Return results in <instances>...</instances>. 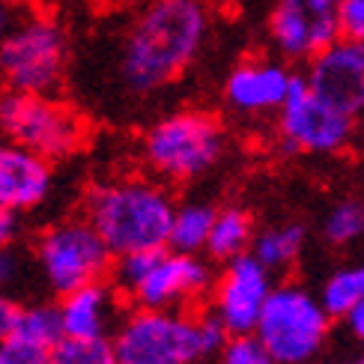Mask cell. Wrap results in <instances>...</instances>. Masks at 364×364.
<instances>
[{
	"mask_svg": "<svg viewBox=\"0 0 364 364\" xmlns=\"http://www.w3.org/2000/svg\"><path fill=\"white\" fill-rule=\"evenodd\" d=\"M218 364H281L257 335H236L224 343Z\"/></svg>",
	"mask_w": 364,
	"mask_h": 364,
	"instance_id": "cell-25",
	"label": "cell"
},
{
	"mask_svg": "<svg viewBox=\"0 0 364 364\" xmlns=\"http://www.w3.org/2000/svg\"><path fill=\"white\" fill-rule=\"evenodd\" d=\"M54 188V164L0 138V209L15 215L39 209Z\"/></svg>",
	"mask_w": 364,
	"mask_h": 364,
	"instance_id": "cell-15",
	"label": "cell"
},
{
	"mask_svg": "<svg viewBox=\"0 0 364 364\" xmlns=\"http://www.w3.org/2000/svg\"><path fill=\"white\" fill-rule=\"evenodd\" d=\"M176 200L149 176L102 179L84 194V218L108 242L114 257L168 248Z\"/></svg>",
	"mask_w": 364,
	"mask_h": 364,
	"instance_id": "cell-2",
	"label": "cell"
},
{
	"mask_svg": "<svg viewBox=\"0 0 364 364\" xmlns=\"http://www.w3.org/2000/svg\"><path fill=\"white\" fill-rule=\"evenodd\" d=\"M361 299H364V263L335 269L320 290V301L335 320H341V316L353 305H358Z\"/></svg>",
	"mask_w": 364,
	"mask_h": 364,
	"instance_id": "cell-20",
	"label": "cell"
},
{
	"mask_svg": "<svg viewBox=\"0 0 364 364\" xmlns=\"http://www.w3.org/2000/svg\"><path fill=\"white\" fill-rule=\"evenodd\" d=\"M305 78L341 111L364 117V42L341 36L305 66Z\"/></svg>",
	"mask_w": 364,
	"mask_h": 364,
	"instance_id": "cell-14",
	"label": "cell"
},
{
	"mask_svg": "<svg viewBox=\"0 0 364 364\" xmlns=\"http://www.w3.org/2000/svg\"><path fill=\"white\" fill-rule=\"evenodd\" d=\"M230 146L218 114L182 108L159 117L141 138V159L161 182H194L215 171Z\"/></svg>",
	"mask_w": 364,
	"mask_h": 364,
	"instance_id": "cell-4",
	"label": "cell"
},
{
	"mask_svg": "<svg viewBox=\"0 0 364 364\" xmlns=\"http://www.w3.org/2000/svg\"><path fill=\"white\" fill-rule=\"evenodd\" d=\"M272 54L287 63L308 66L331 42L343 36L341 0H272L266 12Z\"/></svg>",
	"mask_w": 364,
	"mask_h": 364,
	"instance_id": "cell-11",
	"label": "cell"
},
{
	"mask_svg": "<svg viewBox=\"0 0 364 364\" xmlns=\"http://www.w3.org/2000/svg\"><path fill=\"white\" fill-rule=\"evenodd\" d=\"M331 320L320 293L314 296L308 287L284 281L272 290L254 335L281 364H314L328 343Z\"/></svg>",
	"mask_w": 364,
	"mask_h": 364,
	"instance_id": "cell-8",
	"label": "cell"
},
{
	"mask_svg": "<svg viewBox=\"0 0 364 364\" xmlns=\"http://www.w3.org/2000/svg\"><path fill=\"white\" fill-rule=\"evenodd\" d=\"M111 341L119 364H203L221 355L230 335L209 308H132Z\"/></svg>",
	"mask_w": 364,
	"mask_h": 364,
	"instance_id": "cell-3",
	"label": "cell"
},
{
	"mask_svg": "<svg viewBox=\"0 0 364 364\" xmlns=\"http://www.w3.org/2000/svg\"><path fill=\"white\" fill-rule=\"evenodd\" d=\"M254 236H257V230H254L251 212L242 206H224L215 215V224H212V233H209L203 254L212 263H230L236 257L251 251Z\"/></svg>",
	"mask_w": 364,
	"mask_h": 364,
	"instance_id": "cell-17",
	"label": "cell"
},
{
	"mask_svg": "<svg viewBox=\"0 0 364 364\" xmlns=\"http://www.w3.org/2000/svg\"><path fill=\"white\" fill-rule=\"evenodd\" d=\"M305 245H308V230L299 221H287L257 233L251 254L275 275H284V272H290L299 263V257L305 254Z\"/></svg>",
	"mask_w": 364,
	"mask_h": 364,
	"instance_id": "cell-18",
	"label": "cell"
},
{
	"mask_svg": "<svg viewBox=\"0 0 364 364\" xmlns=\"http://www.w3.org/2000/svg\"><path fill=\"white\" fill-rule=\"evenodd\" d=\"M33 257L45 290L57 299L84 284L108 281L117 260L108 242L84 215L45 227L33 245Z\"/></svg>",
	"mask_w": 364,
	"mask_h": 364,
	"instance_id": "cell-9",
	"label": "cell"
},
{
	"mask_svg": "<svg viewBox=\"0 0 364 364\" xmlns=\"http://www.w3.org/2000/svg\"><path fill=\"white\" fill-rule=\"evenodd\" d=\"M278 146L290 156H338L355 134V117L341 111L296 75L290 96L275 114Z\"/></svg>",
	"mask_w": 364,
	"mask_h": 364,
	"instance_id": "cell-10",
	"label": "cell"
},
{
	"mask_svg": "<svg viewBox=\"0 0 364 364\" xmlns=\"http://www.w3.org/2000/svg\"><path fill=\"white\" fill-rule=\"evenodd\" d=\"M364 236V203L358 200H341L335 203L326 218H323V239L328 245L343 248V245H353Z\"/></svg>",
	"mask_w": 364,
	"mask_h": 364,
	"instance_id": "cell-21",
	"label": "cell"
},
{
	"mask_svg": "<svg viewBox=\"0 0 364 364\" xmlns=\"http://www.w3.org/2000/svg\"><path fill=\"white\" fill-rule=\"evenodd\" d=\"M18 301H15L9 293L0 290V341H4L9 331H12V323H15V316H18Z\"/></svg>",
	"mask_w": 364,
	"mask_h": 364,
	"instance_id": "cell-28",
	"label": "cell"
},
{
	"mask_svg": "<svg viewBox=\"0 0 364 364\" xmlns=\"http://www.w3.org/2000/svg\"><path fill=\"white\" fill-rule=\"evenodd\" d=\"M341 27L343 36L364 42V0H341Z\"/></svg>",
	"mask_w": 364,
	"mask_h": 364,
	"instance_id": "cell-26",
	"label": "cell"
},
{
	"mask_svg": "<svg viewBox=\"0 0 364 364\" xmlns=\"http://www.w3.org/2000/svg\"><path fill=\"white\" fill-rule=\"evenodd\" d=\"M57 346H45V343H36L24 335H9L0 341V364H51V355H54Z\"/></svg>",
	"mask_w": 364,
	"mask_h": 364,
	"instance_id": "cell-24",
	"label": "cell"
},
{
	"mask_svg": "<svg viewBox=\"0 0 364 364\" xmlns=\"http://www.w3.org/2000/svg\"><path fill=\"white\" fill-rule=\"evenodd\" d=\"M215 272L203 254L159 248L123 254L114 260L111 281L134 308H197L209 301Z\"/></svg>",
	"mask_w": 364,
	"mask_h": 364,
	"instance_id": "cell-5",
	"label": "cell"
},
{
	"mask_svg": "<svg viewBox=\"0 0 364 364\" xmlns=\"http://www.w3.org/2000/svg\"><path fill=\"white\" fill-rule=\"evenodd\" d=\"M18 227L21 224H18V215H15V212L0 209V248L18 239Z\"/></svg>",
	"mask_w": 364,
	"mask_h": 364,
	"instance_id": "cell-29",
	"label": "cell"
},
{
	"mask_svg": "<svg viewBox=\"0 0 364 364\" xmlns=\"http://www.w3.org/2000/svg\"><path fill=\"white\" fill-rule=\"evenodd\" d=\"M346 364H364V355H358L355 361H346Z\"/></svg>",
	"mask_w": 364,
	"mask_h": 364,
	"instance_id": "cell-31",
	"label": "cell"
},
{
	"mask_svg": "<svg viewBox=\"0 0 364 364\" xmlns=\"http://www.w3.org/2000/svg\"><path fill=\"white\" fill-rule=\"evenodd\" d=\"M33 269H36V257L24 254L15 242L4 245L0 248V290L9 293V296L15 290H21Z\"/></svg>",
	"mask_w": 364,
	"mask_h": 364,
	"instance_id": "cell-23",
	"label": "cell"
},
{
	"mask_svg": "<svg viewBox=\"0 0 364 364\" xmlns=\"http://www.w3.org/2000/svg\"><path fill=\"white\" fill-rule=\"evenodd\" d=\"M272 290H275V272L266 269L248 251L236 260L224 263L221 275L215 278V287L209 293L206 308L230 338L254 335Z\"/></svg>",
	"mask_w": 364,
	"mask_h": 364,
	"instance_id": "cell-12",
	"label": "cell"
},
{
	"mask_svg": "<svg viewBox=\"0 0 364 364\" xmlns=\"http://www.w3.org/2000/svg\"><path fill=\"white\" fill-rule=\"evenodd\" d=\"M60 326L63 338L93 341V338H111L114 328L123 320V293L114 287V281H93L78 290L57 299Z\"/></svg>",
	"mask_w": 364,
	"mask_h": 364,
	"instance_id": "cell-16",
	"label": "cell"
},
{
	"mask_svg": "<svg viewBox=\"0 0 364 364\" xmlns=\"http://www.w3.org/2000/svg\"><path fill=\"white\" fill-rule=\"evenodd\" d=\"M21 9L18 6H12V4H6V0H0V33L15 21V15H18Z\"/></svg>",
	"mask_w": 364,
	"mask_h": 364,
	"instance_id": "cell-30",
	"label": "cell"
},
{
	"mask_svg": "<svg viewBox=\"0 0 364 364\" xmlns=\"http://www.w3.org/2000/svg\"><path fill=\"white\" fill-rule=\"evenodd\" d=\"M293 84H296L293 63H287L278 54H254V57H242L227 72L221 99L227 111L242 119H263L281 111Z\"/></svg>",
	"mask_w": 364,
	"mask_h": 364,
	"instance_id": "cell-13",
	"label": "cell"
},
{
	"mask_svg": "<svg viewBox=\"0 0 364 364\" xmlns=\"http://www.w3.org/2000/svg\"><path fill=\"white\" fill-rule=\"evenodd\" d=\"M209 0H141L114 51V75L129 96H156L173 87L212 36Z\"/></svg>",
	"mask_w": 364,
	"mask_h": 364,
	"instance_id": "cell-1",
	"label": "cell"
},
{
	"mask_svg": "<svg viewBox=\"0 0 364 364\" xmlns=\"http://www.w3.org/2000/svg\"><path fill=\"white\" fill-rule=\"evenodd\" d=\"M341 323L346 328V335H350L355 343H364V299L341 316Z\"/></svg>",
	"mask_w": 364,
	"mask_h": 364,
	"instance_id": "cell-27",
	"label": "cell"
},
{
	"mask_svg": "<svg viewBox=\"0 0 364 364\" xmlns=\"http://www.w3.org/2000/svg\"><path fill=\"white\" fill-rule=\"evenodd\" d=\"M0 138L57 164L81 153L90 141V126L84 114L57 93L0 87Z\"/></svg>",
	"mask_w": 364,
	"mask_h": 364,
	"instance_id": "cell-7",
	"label": "cell"
},
{
	"mask_svg": "<svg viewBox=\"0 0 364 364\" xmlns=\"http://www.w3.org/2000/svg\"><path fill=\"white\" fill-rule=\"evenodd\" d=\"M51 364H119V355L114 350L111 338H63L51 355Z\"/></svg>",
	"mask_w": 364,
	"mask_h": 364,
	"instance_id": "cell-22",
	"label": "cell"
},
{
	"mask_svg": "<svg viewBox=\"0 0 364 364\" xmlns=\"http://www.w3.org/2000/svg\"><path fill=\"white\" fill-rule=\"evenodd\" d=\"M72 45L66 27L48 12L21 9L0 33V87L57 93L66 81Z\"/></svg>",
	"mask_w": 364,
	"mask_h": 364,
	"instance_id": "cell-6",
	"label": "cell"
},
{
	"mask_svg": "<svg viewBox=\"0 0 364 364\" xmlns=\"http://www.w3.org/2000/svg\"><path fill=\"white\" fill-rule=\"evenodd\" d=\"M218 206H212L206 200H188V203H176L173 212V224H171V242L168 245L173 251H186V254H203L206 242L215 224Z\"/></svg>",
	"mask_w": 364,
	"mask_h": 364,
	"instance_id": "cell-19",
	"label": "cell"
}]
</instances>
